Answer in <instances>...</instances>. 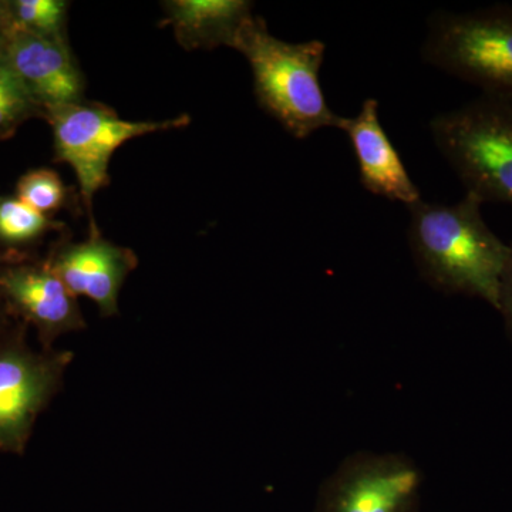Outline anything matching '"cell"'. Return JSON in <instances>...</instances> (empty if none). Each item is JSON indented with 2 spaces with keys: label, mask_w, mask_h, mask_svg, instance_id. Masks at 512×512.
Here are the masks:
<instances>
[{
  "label": "cell",
  "mask_w": 512,
  "mask_h": 512,
  "mask_svg": "<svg viewBox=\"0 0 512 512\" xmlns=\"http://www.w3.org/2000/svg\"><path fill=\"white\" fill-rule=\"evenodd\" d=\"M503 318L505 332L512 342V245L507 264L501 275L500 292H498L497 309Z\"/></svg>",
  "instance_id": "cell-17"
},
{
  "label": "cell",
  "mask_w": 512,
  "mask_h": 512,
  "mask_svg": "<svg viewBox=\"0 0 512 512\" xmlns=\"http://www.w3.org/2000/svg\"><path fill=\"white\" fill-rule=\"evenodd\" d=\"M235 50L251 66L259 106L293 137L303 140L322 128H339L342 117L330 109L320 84L325 43L285 42L271 35L264 19L252 16Z\"/></svg>",
  "instance_id": "cell-2"
},
{
  "label": "cell",
  "mask_w": 512,
  "mask_h": 512,
  "mask_svg": "<svg viewBox=\"0 0 512 512\" xmlns=\"http://www.w3.org/2000/svg\"><path fill=\"white\" fill-rule=\"evenodd\" d=\"M339 128L348 134L359 165L360 181L367 191L403 202L409 208L421 201L419 188L380 123L379 101H363L357 116L342 117Z\"/></svg>",
  "instance_id": "cell-11"
},
{
  "label": "cell",
  "mask_w": 512,
  "mask_h": 512,
  "mask_svg": "<svg viewBox=\"0 0 512 512\" xmlns=\"http://www.w3.org/2000/svg\"><path fill=\"white\" fill-rule=\"evenodd\" d=\"M9 33L0 29V60L5 59L6 49H8Z\"/></svg>",
  "instance_id": "cell-19"
},
{
  "label": "cell",
  "mask_w": 512,
  "mask_h": 512,
  "mask_svg": "<svg viewBox=\"0 0 512 512\" xmlns=\"http://www.w3.org/2000/svg\"><path fill=\"white\" fill-rule=\"evenodd\" d=\"M66 229L62 221L53 220L30 208L16 197H0V261L28 258L25 249L42 241L49 232Z\"/></svg>",
  "instance_id": "cell-13"
},
{
  "label": "cell",
  "mask_w": 512,
  "mask_h": 512,
  "mask_svg": "<svg viewBox=\"0 0 512 512\" xmlns=\"http://www.w3.org/2000/svg\"><path fill=\"white\" fill-rule=\"evenodd\" d=\"M16 198L50 218L69 201L62 178L50 168H36L23 174L16 185Z\"/></svg>",
  "instance_id": "cell-16"
},
{
  "label": "cell",
  "mask_w": 512,
  "mask_h": 512,
  "mask_svg": "<svg viewBox=\"0 0 512 512\" xmlns=\"http://www.w3.org/2000/svg\"><path fill=\"white\" fill-rule=\"evenodd\" d=\"M10 19L15 30L69 45L67 13L64 0H8Z\"/></svg>",
  "instance_id": "cell-14"
},
{
  "label": "cell",
  "mask_w": 512,
  "mask_h": 512,
  "mask_svg": "<svg viewBox=\"0 0 512 512\" xmlns=\"http://www.w3.org/2000/svg\"><path fill=\"white\" fill-rule=\"evenodd\" d=\"M45 120L52 127L55 163L70 165L79 181L90 234H100L93 217V198L110 184L113 154L133 138L180 130L191 123L188 114L161 121L123 120L111 107L86 100L47 109Z\"/></svg>",
  "instance_id": "cell-4"
},
{
  "label": "cell",
  "mask_w": 512,
  "mask_h": 512,
  "mask_svg": "<svg viewBox=\"0 0 512 512\" xmlns=\"http://www.w3.org/2000/svg\"><path fill=\"white\" fill-rule=\"evenodd\" d=\"M0 298L16 319L36 329L45 350L60 336L86 328L76 296L45 259L0 261Z\"/></svg>",
  "instance_id": "cell-8"
},
{
  "label": "cell",
  "mask_w": 512,
  "mask_h": 512,
  "mask_svg": "<svg viewBox=\"0 0 512 512\" xmlns=\"http://www.w3.org/2000/svg\"><path fill=\"white\" fill-rule=\"evenodd\" d=\"M46 264L74 296H86L99 308L101 316L119 313V295L127 276L137 268V255L90 234L86 241L57 242Z\"/></svg>",
  "instance_id": "cell-9"
},
{
  "label": "cell",
  "mask_w": 512,
  "mask_h": 512,
  "mask_svg": "<svg viewBox=\"0 0 512 512\" xmlns=\"http://www.w3.org/2000/svg\"><path fill=\"white\" fill-rule=\"evenodd\" d=\"M5 59L45 111L84 101L86 83L70 45L15 30Z\"/></svg>",
  "instance_id": "cell-10"
},
{
  "label": "cell",
  "mask_w": 512,
  "mask_h": 512,
  "mask_svg": "<svg viewBox=\"0 0 512 512\" xmlns=\"http://www.w3.org/2000/svg\"><path fill=\"white\" fill-rule=\"evenodd\" d=\"M423 481L406 454L357 451L322 481L315 512H420Z\"/></svg>",
  "instance_id": "cell-7"
},
{
  "label": "cell",
  "mask_w": 512,
  "mask_h": 512,
  "mask_svg": "<svg viewBox=\"0 0 512 512\" xmlns=\"http://www.w3.org/2000/svg\"><path fill=\"white\" fill-rule=\"evenodd\" d=\"M28 325L20 322L0 340V451L23 454L37 416L63 383L72 353L42 349L26 342Z\"/></svg>",
  "instance_id": "cell-6"
},
{
  "label": "cell",
  "mask_w": 512,
  "mask_h": 512,
  "mask_svg": "<svg viewBox=\"0 0 512 512\" xmlns=\"http://www.w3.org/2000/svg\"><path fill=\"white\" fill-rule=\"evenodd\" d=\"M481 205L471 192L454 205L417 202L409 208V244L417 271L431 288L483 299L497 309L511 245L488 228Z\"/></svg>",
  "instance_id": "cell-1"
},
{
  "label": "cell",
  "mask_w": 512,
  "mask_h": 512,
  "mask_svg": "<svg viewBox=\"0 0 512 512\" xmlns=\"http://www.w3.org/2000/svg\"><path fill=\"white\" fill-rule=\"evenodd\" d=\"M431 136L467 192L512 205V100L481 94L434 117Z\"/></svg>",
  "instance_id": "cell-3"
},
{
  "label": "cell",
  "mask_w": 512,
  "mask_h": 512,
  "mask_svg": "<svg viewBox=\"0 0 512 512\" xmlns=\"http://www.w3.org/2000/svg\"><path fill=\"white\" fill-rule=\"evenodd\" d=\"M20 323L12 313L9 312L8 306L5 305L3 299L0 298V340L5 338L6 335Z\"/></svg>",
  "instance_id": "cell-18"
},
{
  "label": "cell",
  "mask_w": 512,
  "mask_h": 512,
  "mask_svg": "<svg viewBox=\"0 0 512 512\" xmlns=\"http://www.w3.org/2000/svg\"><path fill=\"white\" fill-rule=\"evenodd\" d=\"M423 57L433 66L480 87L481 94L512 100V8L437 13Z\"/></svg>",
  "instance_id": "cell-5"
},
{
  "label": "cell",
  "mask_w": 512,
  "mask_h": 512,
  "mask_svg": "<svg viewBox=\"0 0 512 512\" xmlns=\"http://www.w3.org/2000/svg\"><path fill=\"white\" fill-rule=\"evenodd\" d=\"M46 111L6 59L0 60V141L9 140L26 121L45 120Z\"/></svg>",
  "instance_id": "cell-15"
},
{
  "label": "cell",
  "mask_w": 512,
  "mask_h": 512,
  "mask_svg": "<svg viewBox=\"0 0 512 512\" xmlns=\"http://www.w3.org/2000/svg\"><path fill=\"white\" fill-rule=\"evenodd\" d=\"M252 8L247 0H168L161 26H170L185 50L235 49Z\"/></svg>",
  "instance_id": "cell-12"
}]
</instances>
